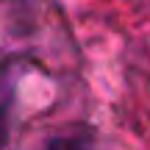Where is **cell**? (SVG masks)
I'll list each match as a JSON object with an SVG mask.
<instances>
[{
  "instance_id": "1",
  "label": "cell",
  "mask_w": 150,
  "mask_h": 150,
  "mask_svg": "<svg viewBox=\"0 0 150 150\" xmlns=\"http://www.w3.org/2000/svg\"><path fill=\"white\" fill-rule=\"evenodd\" d=\"M89 142L83 136H61V139H53L47 150H86Z\"/></svg>"
},
{
  "instance_id": "2",
  "label": "cell",
  "mask_w": 150,
  "mask_h": 150,
  "mask_svg": "<svg viewBox=\"0 0 150 150\" xmlns=\"http://www.w3.org/2000/svg\"><path fill=\"white\" fill-rule=\"evenodd\" d=\"M0 145H3V136H0Z\"/></svg>"
}]
</instances>
